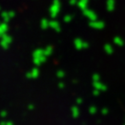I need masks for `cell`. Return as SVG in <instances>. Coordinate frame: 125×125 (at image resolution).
Instances as JSON below:
<instances>
[{
	"instance_id": "6da1fadb",
	"label": "cell",
	"mask_w": 125,
	"mask_h": 125,
	"mask_svg": "<svg viewBox=\"0 0 125 125\" xmlns=\"http://www.w3.org/2000/svg\"><path fill=\"white\" fill-rule=\"evenodd\" d=\"M46 59V56L45 54L44 49H37L33 53V62L36 65H41L42 63H44Z\"/></svg>"
},
{
	"instance_id": "7a4b0ae2",
	"label": "cell",
	"mask_w": 125,
	"mask_h": 125,
	"mask_svg": "<svg viewBox=\"0 0 125 125\" xmlns=\"http://www.w3.org/2000/svg\"><path fill=\"white\" fill-rule=\"evenodd\" d=\"M10 42H11V38L10 37H6V38H3V40L1 41V45L4 47V48H7L8 46H9V45L10 44Z\"/></svg>"
},
{
	"instance_id": "3957f363",
	"label": "cell",
	"mask_w": 125,
	"mask_h": 125,
	"mask_svg": "<svg viewBox=\"0 0 125 125\" xmlns=\"http://www.w3.org/2000/svg\"><path fill=\"white\" fill-rule=\"evenodd\" d=\"M39 76V71L38 69H33L30 73H28V77L29 78H36Z\"/></svg>"
},
{
	"instance_id": "277c9868",
	"label": "cell",
	"mask_w": 125,
	"mask_h": 125,
	"mask_svg": "<svg viewBox=\"0 0 125 125\" xmlns=\"http://www.w3.org/2000/svg\"><path fill=\"white\" fill-rule=\"evenodd\" d=\"M79 112H80V110H79V108H78L77 107H73L72 108V116L74 117V118H76V117L79 116Z\"/></svg>"
},
{
	"instance_id": "5b68a950",
	"label": "cell",
	"mask_w": 125,
	"mask_h": 125,
	"mask_svg": "<svg viewBox=\"0 0 125 125\" xmlns=\"http://www.w3.org/2000/svg\"><path fill=\"white\" fill-rule=\"evenodd\" d=\"M44 51H45V56L48 57V56H50V55L52 54V52H53V48H52V46H47L45 49H44Z\"/></svg>"
},
{
	"instance_id": "8992f818",
	"label": "cell",
	"mask_w": 125,
	"mask_h": 125,
	"mask_svg": "<svg viewBox=\"0 0 125 125\" xmlns=\"http://www.w3.org/2000/svg\"><path fill=\"white\" fill-rule=\"evenodd\" d=\"M75 46L77 49H82V48H84L83 45H82V41L80 39H77L75 41Z\"/></svg>"
},
{
	"instance_id": "52a82bcc",
	"label": "cell",
	"mask_w": 125,
	"mask_h": 125,
	"mask_svg": "<svg viewBox=\"0 0 125 125\" xmlns=\"http://www.w3.org/2000/svg\"><path fill=\"white\" fill-rule=\"evenodd\" d=\"M64 75H65V73H64L63 71H58V72H57V76H58V78H63Z\"/></svg>"
},
{
	"instance_id": "ba28073f",
	"label": "cell",
	"mask_w": 125,
	"mask_h": 125,
	"mask_svg": "<svg viewBox=\"0 0 125 125\" xmlns=\"http://www.w3.org/2000/svg\"><path fill=\"white\" fill-rule=\"evenodd\" d=\"M0 115H1V117H6V116H7V113H6V112H4V111H2Z\"/></svg>"
},
{
	"instance_id": "9c48e42d",
	"label": "cell",
	"mask_w": 125,
	"mask_h": 125,
	"mask_svg": "<svg viewBox=\"0 0 125 125\" xmlns=\"http://www.w3.org/2000/svg\"><path fill=\"white\" fill-rule=\"evenodd\" d=\"M6 125H13V123L10 121H8V122H6Z\"/></svg>"
},
{
	"instance_id": "30bf717a",
	"label": "cell",
	"mask_w": 125,
	"mask_h": 125,
	"mask_svg": "<svg viewBox=\"0 0 125 125\" xmlns=\"http://www.w3.org/2000/svg\"><path fill=\"white\" fill-rule=\"evenodd\" d=\"M59 87H61V88H62V87H64V84H63V83H59Z\"/></svg>"
}]
</instances>
